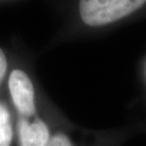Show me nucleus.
<instances>
[{
	"label": "nucleus",
	"mask_w": 146,
	"mask_h": 146,
	"mask_svg": "<svg viewBox=\"0 0 146 146\" xmlns=\"http://www.w3.org/2000/svg\"><path fill=\"white\" fill-rule=\"evenodd\" d=\"M146 0H80L81 20L89 26H103L139 10Z\"/></svg>",
	"instance_id": "1"
},
{
	"label": "nucleus",
	"mask_w": 146,
	"mask_h": 146,
	"mask_svg": "<svg viewBox=\"0 0 146 146\" xmlns=\"http://www.w3.org/2000/svg\"><path fill=\"white\" fill-rule=\"evenodd\" d=\"M9 90L14 106L21 116L31 117L36 113L35 91L29 77L23 70L14 69L9 77Z\"/></svg>",
	"instance_id": "2"
},
{
	"label": "nucleus",
	"mask_w": 146,
	"mask_h": 146,
	"mask_svg": "<svg viewBox=\"0 0 146 146\" xmlns=\"http://www.w3.org/2000/svg\"><path fill=\"white\" fill-rule=\"evenodd\" d=\"M31 117L21 116L17 121L21 146H44L50 140L48 125L40 118L34 117L31 119Z\"/></svg>",
	"instance_id": "3"
},
{
	"label": "nucleus",
	"mask_w": 146,
	"mask_h": 146,
	"mask_svg": "<svg viewBox=\"0 0 146 146\" xmlns=\"http://www.w3.org/2000/svg\"><path fill=\"white\" fill-rule=\"evenodd\" d=\"M12 134L9 110L5 105L0 103V146H10Z\"/></svg>",
	"instance_id": "4"
},
{
	"label": "nucleus",
	"mask_w": 146,
	"mask_h": 146,
	"mask_svg": "<svg viewBox=\"0 0 146 146\" xmlns=\"http://www.w3.org/2000/svg\"><path fill=\"white\" fill-rule=\"evenodd\" d=\"M44 146H73L67 136L62 133H58L54 136L50 137V140Z\"/></svg>",
	"instance_id": "5"
},
{
	"label": "nucleus",
	"mask_w": 146,
	"mask_h": 146,
	"mask_svg": "<svg viewBox=\"0 0 146 146\" xmlns=\"http://www.w3.org/2000/svg\"><path fill=\"white\" fill-rule=\"evenodd\" d=\"M7 72V58L3 51L0 49V81L3 79Z\"/></svg>",
	"instance_id": "6"
}]
</instances>
